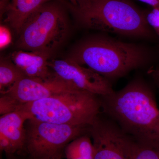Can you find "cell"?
<instances>
[{"label":"cell","instance_id":"cell-9","mask_svg":"<svg viewBox=\"0 0 159 159\" xmlns=\"http://www.w3.org/2000/svg\"><path fill=\"white\" fill-rule=\"evenodd\" d=\"M77 90L55 75L48 79L25 76L9 90L1 94L14 111L20 106L35 102L57 94Z\"/></svg>","mask_w":159,"mask_h":159},{"label":"cell","instance_id":"cell-14","mask_svg":"<svg viewBox=\"0 0 159 159\" xmlns=\"http://www.w3.org/2000/svg\"><path fill=\"white\" fill-rule=\"evenodd\" d=\"M20 70L11 60L1 58L0 61V92L9 90L20 79L25 77Z\"/></svg>","mask_w":159,"mask_h":159},{"label":"cell","instance_id":"cell-17","mask_svg":"<svg viewBox=\"0 0 159 159\" xmlns=\"http://www.w3.org/2000/svg\"><path fill=\"white\" fill-rule=\"evenodd\" d=\"M0 34H1L0 45L2 49L8 45L11 42V34L8 29L3 26H1Z\"/></svg>","mask_w":159,"mask_h":159},{"label":"cell","instance_id":"cell-21","mask_svg":"<svg viewBox=\"0 0 159 159\" xmlns=\"http://www.w3.org/2000/svg\"><path fill=\"white\" fill-rule=\"evenodd\" d=\"M76 1L77 3V6L76 7H78V6H82L84 5L89 0H76Z\"/></svg>","mask_w":159,"mask_h":159},{"label":"cell","instance_id":"cell-22","mask_svg":"<svg viewBox=\"0 0 159 159\" xmlns=\"http://www.w3.org/2000/svg\"><path fill=\"white\" fill-rule=\"evenodd\" d=\"M68 1H70L74 5V7H76V6H77V3L76 0H68Z\"/></svg>","mask_w":159,"mask_h":159},{"label":"cell","instance_id":"cell-8","mask_svg":"<svg viewBox=\"0 0 159 159\" xmlns=\"http://www.w3.org/2000/svg\"><path fill=\"white\" fill-rule=\"evenodd\" d=\"M49 66L58 78L77 90L99 96L109 95L114 91L108 80L69 58L50 61Z\"/></svg>","mask_w":159,"mask_h":159},{"label":"cell","instance_id":"cell-6","mask_svg":"<svg viewBox=\"0 0 159 159\" xmlns=\"http://www.w3.org/2000/svg\"><path fill=\"white\" fill-rule=\"evenodd\" d=\"M26 139L23 157L25 159H62L66 145L82 135L90 126L55 124L37 119L25 123Z\"/></svg>","mask_w":159,"mask_h":159},{"label":"cell","instance_id":"cell-18","mask_svg":"<svg viewBox=\"0 0 159 159\" xmlns=\"http://www.w3.org/2000/svg\"><path fill=\"white\" fill-rule=\"evenodd\" d=\"M148 73L159 89V69L153 67H151L148 70Z\"/></svg>","mask_w":159,"mask_h":159},{"label":"cell","instance_id":"cell-16","mask_svg":"<svg viewBox=\"0 0 159 159\" xmlns=\"http://www.w3.org/2000/svg\"><path fill=\"white\" fill-rule=\"evenodd\" d=\"M148 25L159 38V9L152 8L145 13Z\"/></svg>","mask_w":159,"mask_h":159},{"label":"cell","instance_id":"cell-20","mask_svg":"<svg viewBox=\"0 0 159 159\" xmlns=\"http://www.w3.org/2000/svg\"><path fill=\"white\" fill-rule=\"evenodd\" d=\"M6 156L7 159H25L23 157L17 155H8Z\"/></svg>","mask_w":159,"mask_h":159},{"label":"cell","instance_id":"cell-19","mask_svg":"<svg viewBox=\"0 0 159 159\" xmlns=\"http://www.w3.org/2000/svg\"><path fill=\"white\" fill-rule=\"evenodd\" d=\"M140 2L148 4L152 8L159 9V0H139Z\"/></svg>","mask_w":159,"mask_h":159},{"label":"cell","instance_id":"cell-5","mask_svg":"<svg viewBox=\"0 0 159 159\" xmlns=\"http://www.w3.org/2000/svg\"><path fill=\"white\" fill-rule=\"evenodd\" d=\"M54 1L41 6L26 21L16 42L19 50L51 54L64 41L67 20L62 7Z\"/></svg>","mask_w":159,"mask_h":159},{"label":"cell","instance_id":"cell-11","mask_svg":"<svg viewBox=\"0 0 159 159\" xmlns=\"http://www.w3.org/2000/svg\"><path fill=\"white\" fill-rule=\"evenodd\" d=\"M50 54L19 50L12 53L11 60L26 77L48 79L55 76L49 66Z\"/></svg>","mask_w":159,"mask_h":159},{"label":"cell","instance_id":"cell-23","mask_svg":"<svg viewBox=\"0 0 159 159\" xmlns=\"http://www.w3.org/2000/svg\"></svg>","mask_w":159,"mask_h":159},{"label":"cell","instance_id":"cell-13","mask_svg":"<svg viewBox=\"0 0 159 159\" xmlns=\"http://www.w3.org/2000/svg\"><path fill=\"white\" fill-rule=\"evenodd\" d=\"M64 154L66 159H94L95 151L90 135H82L72 140L66 146Z\"/></svg>","mask_w":159,"mask_h":159},{"label":"cell","instance_id":"cell-3","mask_svg":"<svg viewBox=\"0 0 159 159\" xmlns=\"http://www.w3.org/2000/svg\"><path fill=\"white\" fill-rule=\"evenodd\" d=\"M74 10L80 22L89 29L147 39L156 34L145 13L129 0H89Z\"/></svg>","mask_w":159,"mask_h":159},{"label":"cell","instance_id":"cell-10","mask_svg":"<svg viewBox=\"0 0 159 159\" xmlns=\"http://www.w3.org/2000/svg\"><path fill=\"white\" fill-rule=\"evenodd\" d=\"M29 117L17 110L0 117V150L6 155L23 157L26 139L25 123Z\"/></svg>","mask_w":159,"mask_h":159},{"label":"cell","instance_id":"cell-7","mask_svg":"<svg viewBox=\"0 0 159 159\" xmlns=\"http://www.w3.org/2000/svg\"><path fill=\"white\" fill-rule=\"evenodd\" d=\"M89 134L93 145L94 159H132L138 144L116 122L101 113L90 126Z\"/></svg>","mask_w":159,"mask_h":159},{"label":"cell","instance_id":"cell-4","mask_svg":"<svg viewBox=\"0 0 159 159\" xmlns=\"http://www.w3.org/2000/svg\"><path fill=\"white\" fill-rule=\"evenodd\" d=\"M30 119L57 124L90 126L102 111L100 96L74 90L20 106Z\"/></svg>","mask_w":159,"mask_h":159},{"label":"cell","instance_id":"cell-15","mask_svg":"<svg viewBox=\"0 0 159 159\" xmlns=\"http://www.w3.org/2000/svg\"><path fill=\"white\" fill-rule=\"evenodd\" d=\"M132 159H159V144L138 142Z\"/></svg>","mask_w":159,"mask_h":159},{"label":"cell","instance_id":"cell-12","mask_svg":"<svg viewBox=\"0 0 159 159\" xmlns=\"http://www.w3.org/2000/svg\"><path fill=\"white\" fill-rule=\"evenodd\" d=\"M52 1L54 0H9L3 16L5 21L19 34L29 16L44 4Z\"/></svg>","mask_w":159,"mask_h":159},{"label":"cell","instance_id":"cell-1","mask_svg":"<svg viewBox=\"0 0 159 159\" xmlns=\"http://www.w3.org/2000/svg\"><path fill=\"white\" fill-rule=\"evenodd\" d=\"M102 112L141 144H159V108L153 91L142 80L100 96Z\"/></svg>","mask_w":159,"mask_h":159},{"label":"cell","instance_id":"cell-2","mask_svg":"<svg viewBox=\"0 0 159 159\" xmlns=\"http://www.w3.org/2000/svg\"><path fill=\"white\" fill-rule=\"evenodd\" d=\"M153 56L143 46L102 36L80 43L69 58L110 81L148 64Z\"/></svg>","mask_w":159,"mask_h":159}]
</instances>
